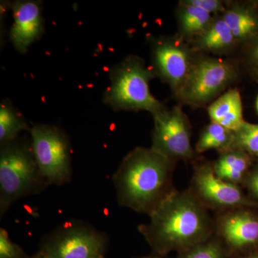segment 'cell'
<instances>
[{"label":"cell","mask_w":258,"mask_h":258,"mask_svg":"<svg viewBox=\"0 0 258 258\" xmlns=\"http://www.w3.org/2000/svg\"><path fill=\"white\" fill-rule=\"evenodd\" d=\"M30 131L25 118L16 111L10 101H3L0 105V144L18 138L19 134Z\"/></svg>","instance_id":"ac0fdd59"},{"label":"cell","mask_w":258,"mask_h":258,"mask_svg":"<svg viewBox=\"0 0 258 258\" xmlns=\"http://www.w3.org/2000/svg\"><path fill=\"white\" fill-rule=\"evenodd\" d=\"M109 238L87 222L71 220L44 236L42 258H106Z\"/></svg>","instance_id":"5b68a950"},{"label":"cell","mask_w":258,"mask_h":258,"mask_svg":"<svg viewBox=\"0 0 258 258\" xmlns=\"http://www.w3.org/2000/svg\"><path fill=\"white\" fill-rule=\"evenodd\" d=\"M152 69L178 96L196 58L195 50L181 37H151Z\"/></svg>","instance_id":"ba28073f"},{"label":"cell","mask_w":258,"mask_h":258,"mask_svg":"<svg viewBox=\"0 0 258 258\" xmlns=\"http://www.w3.org/2000/svg\"><path fill=\"white\" fill-rule=\"evenodd\" d=\"M155 77L152 68L147 67L143 59L127 56L111 69L103 101L115 111H146L155 114L165 108L149 88L151 80Z\"/></svg>","instance_id":"277c9868"},{"label":"cell","mask_w":258,"mask_h":258,"mask_svg":"<svg viewBox=\"0 0 258 258\" xmlns=\"http://www.w3.org/2000/svg\"><path fill=\"white\" fill-rule=\"evenodd\" d=\"M181 258H224V254L217 242L205 241L186 249Z\"/></svg>","instance_id":"44dd1931"},{"label":"cell","mask_w":258,"mask_h":258,"mask_svg":"<svg viewBox=\"0 0 258 258\" xmlns=\"http://www.w3.org/2000/svg\"><path fill=\"white\" fill-rule=\"evenodd\" d=\"M247 258H258V255L257 256H252V257H249Z\"/></svg>","instance_id":"f1b7e54d"},{"label":"cell","mask_w":258,"mask_h":258,"mask_svg":"<svg viewBox=\"0 0 258 258\" xmlns=\"http://www.w3.org/2000/svg\"><path fill=\"white\" fill-rule=\"evenodd\" d=\"M140 258H162L160 257H158V256H147V257H143Z\"/></svg>","instance_id":"4316f807"},{"label":"cell","mask_w":258,"mask_h":258,"mask_svg":"<svg viewBox=\"0 0 258 258\" xmlns=\"http://www.w3.org/2000/svg\"><path fill=\"white\" fill-rule=\"evenodd\" d=\"M193 49L213 53L227 52L237 42L230 28L222 16L213 21L203 34L194 39Z\"/></svg>","instance_id":"9a60e30c"},{"label":"cell","mask_w":258,"mask_h":258,"mask_svg":"<svg viewBox=\"0 0 258 258\" xmlns=\"http://www.w3.org/2000/svg\"><path fill=\"white\" fill-rule=\"evenodd\" d=\"M152 149L173 161L189 160L194 151L191 128L181 107L164 109L153 115Z\"/></svg>","instance_id":"9c48e42d"},{"label":"cell","mask_w":258,"mask_h":258,"mask_svg":"<svg viewBox=\"0 0 258 258\" xmlns=\"http://www.w3.org/2000/svg\"><path fill=\"white\" fill-rule=\"evenodd\" d=\"M175 161L152 148L137 147L128 153L112 181L120 206L150 216L172 195Z\"/></svg>","instance_id":"6da1fadb"},{"label":"cell","mask_w":258,"mask_h":258,"mask_svg":"<svg viewBox=\"0 0 258 258\" xmlns=\"http://www.w3.org/2000/svg\"><path fill=\"white\" fill-rule=\"evenodd\" d=\"M256 106H257V112H258V96H257V103H256Z\"/></svg>","instance_id":"83f0119b"},{"label":"cell","mask_w":258,"mask_h":258,"mask_svg":"<svg viewBox=\"0 0 258 258\" xmlns=\"http://www.w3.org/2000/svg\"><path fill=\"white\" fill-rule=\"evenodd\" d=\"M186 3L208 12L210 14L223 13L227 8L220 0H185Z\"/></svg>","instance_id":"603a6c76"},{"label":"cell","mask_w":258,"mask_h":258,"mask_svg":"<svg viewBox=\"0 0 258 258\" xmlns=\"http://www.w3.org/2000/svg\"><path fill=\"white\" fill-rule=\"evenodd\" d=\"M249 164V154L240 149H230L222 152L212 166L217 177L237 185L243 179Z\"/></svg>","instance_id":"e0dca14e"},{"label":"cell","mask_w":258,"mask_h":258,"mask_svg":"<svg viewBox=\"0 0 258 258\" xmlns=\"http://www.w3.org/2000/svg\"><path fill=\"white\" fill-rule=\"evenodd\" d=\"M13 23L10 39L15 50L25 53L44 32L41 4L37 1H16L12 5Z\"/></svg>","instance_id":"8fae6325"},{"label":"cell","mask_w":258,"mask_h":258,"mask_svg":"<svg viewBox=\"0 0 258 258\" xmlns=\"http://www.w3.org/2000/svg\"><path fill=\"white\" fill-rule=\"evenodd\" d=\"M208 112L213 123L236 132L245 121L242 114L240 93L237 88L229 90L211 103Z\"/></svg>","instance_id":"4fadbf2b"},{"label":"cell","mask_w":258,"mask_h":258,"mask_svg":"<svg viewBox=\"0 0 258 258\" xmlns=\"http://www.w3.org/2000/svg\"><path fill=\"white\" fill-rule=\"evenodd\" d=\"M179 36L187 41L203 34L213 21L212 15L193 6L185 0L180 2L176 10Z\"/></svg>","instance_id":"2e32d148"},{"label":"cell","mask_w":258,"mask_h":258,"mask_svg":"<svg viewBox=\"0 0 258 258\" xmlns=\"http://www.w3.org/2000/svg\"><path fill=\"white\" fill-rule=\"evenodd\" d=\"M139 232L156 252L188 249L208 240L212 233L205 206L192 191H174L150 215Z\"/></svg>","instance_id":"7a4b0ae2"},{"label":"cell","mask_w":258,"mask_h":258,"mask_svg":"<svg viewBox=\"0 0 258 258\" xmlns=\"http://www.w3.org/2000/svg\"><path fill=\"white\" fill-rule=\"evenodd\" d=\"M247 185L251 191L258 198V171H254L253 174L249 176Z\"/></svg>","instance_id":"d4e9b609"},{"label":"cell","mask_w":258,"mask_h":258,"mask_svg":"<svg viewBox=\"0 0 258 258\" xmlns=\"http://www.w3.org/2000/svg\"><path fill=\"white\" fill-rule=\"evenodd\" d=\"M233 134L231 149H240L251 155H258V124L244 121Z\"/></svg>","instance_id":"ffe728a7"},{"label":"cell","mask_w":258,"mask_h":258,"mask_svg":"<svg viewBox=\"0 0 258 258\" xmlns=\"http://www.w3.org/2000/svg\"><path fill=\"white\" fill-rule=\"evenodd\" d=\"M23 249L10 239L8 231L0 228V258H28Z\"/></svg>","instance_id":"7402d4cb"},{"label":"cell","mask_w":258,"mask_h":258,"mask_svg":"<svg viewBox=\"0 0 258 258\" xmlns=\"http://www.w3.org/2000/svg\"><path fill=\"white\" fill-rule=\"evenodd\" d=\"M247 52V63L251 71L258 78V35L252 39Z\"/></svg>","instance_id":"cb8c5ba5"},{"label":"cell","mask_w":258,"mask_h":258,"mask_svg":"<svg viewBox=\"0 0 258 258\" xmlns=\"http://www.w3.org/2000/svg\"><path fill=\"white\" fill-rule=\"evenodd\" d=\"M37 166L31 141L16 139L0 147V217L17 200L48 187Z\"/></svg>","instance_id":"3957f363"},{"label":"cell","mask_w":258,"mask_h":258,"mask_svg":"<svg viewBox=\"0 0 258 258\" xmlns=\"http://www.w3.org/2000/svg\"><path fill=\"white\" fill-rule=\"evenodd\" d=\"M28 258H42L41 256H40V254L37 252V253L34 254V255L32 256H28Z\"/></svg>","instance_id":"484cf974"},{"label":"cell","mask_w":258,"mask_h":258,"mask_svg":"<svg viewBox=\"0 0 258 258\" xmlns=\"http://www.w3.org/2000/svg\"><path fill=\"white\" fill-rule=\"evenodd\" d=\"M237 78V69L233 62L210 56L197 55L176 98L191 106H205Z\"/></svg>","instance_id":"52a82bcc"},{"label":"cell","mask_w":258,"mask_h":258,"mask_svg":"<svg viewBox=\"0 0 258 258\" xmlns=\"http://www.w3.org/2000/svg\"><path fill=\"white\" fill-rule=\"evenodd\" d=\"M192 184L193 193L205 207L235 210L247 205V200L237 185L217 177L210 164L197 168Z\"/></svg>","instance_id":"30bf717a"},{"label":"cell","mask_w":258,"mask_h":258,"mask_svg":"<svg viewBox=\"0 0 258 258\" xmlns=\"http://www.w3.org/2000/svg\"><path fill=\"white\" fill-rule=\"evenodd\" d=\"M233 138V132L212 122L202 132L196 144L197 152L203 153L210 149L225 152L232 147Z\"/></svg>","instance_id":"d6986e66"},{"label":"cell","mask_w":258,"mask_h":258,"mask_svg":"<svg viewBox=\"0 0 258 258\" xmlns=\"http://www.w3.org/2000/svg\"><path fill=\"white\" fill-rule=\"evenodd\" d=\"M218 232L226 243L240 249L258 241V219L243 211H231L220 218Z\"/></svg>","instance_id":"7c38bea8"},{"label":"cell","mask_w":258,"mask_h":258,"mask_svg":"<svg viewBox=\"0 0 258 258\" xmlns=\"http://www.w3.org/2000/svg\"><path fill=\"white\" fill-rule=\"evenodd\" d=\"M30 135L35 161L48 186H62L71 182V145L63 131L56 125L37 124L30 128Z\"/></svg>","instance_id":"8992f818"},{"label":"cell","mask_w":258,"mask_h":258,"mask_svg":"<svg viewBox=\"0 0 258 258\" xmlns=\"http://www.w3.org/2000/svg\"><path fill=\"white\" fill-rule=\"evenodd\" d=\"M221 16L237 42L250 41L257 36L258 13L252 8L232 4L227 7Z\"/></svg>","instance_id":"5bb4252c"}]
</instances>
